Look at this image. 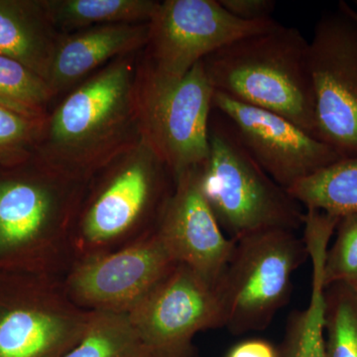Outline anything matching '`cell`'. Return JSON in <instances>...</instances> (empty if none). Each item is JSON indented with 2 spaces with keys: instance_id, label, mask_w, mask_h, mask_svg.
<instances>
[{
  "instance_id": "7c38bea8",
  "label": "cell",
  "mask_w": 357,
  "mask_h": 357,
  "mask_svg": "<svg viewBox=\"0 0 357 357\" xmlns=\"http://www.w3.org/2000/svg\"><path fill=\"white\" fill-rule=\"evenodd\" d=\"M0 310V357H61L79 342L91 311L75 304L57 275L42 274L24 301Z\"/></svg>"
},
{
  "instance_id": "f1b7e54d",
  "label": "cell",
  "mask_w": 357,
  "mask_h": 357,
  "mask_svg": "<svg viewBox=\"0 0 357 357\" xmlns=\"http://www.w3.org/2000/svg\"><path fill=\"white\" fill-rule=\"evenodd\" d=\"M356 288H357V286H356Z\"/></svg>"
},
{
  "instance_id": "ffe728a7",
  "label": "cell",
  "mask_w": 357,
  "mask_h": 357,
  "mask_svg": "<svg viewBox=\"0 0 357 357\" xmlns=\"http://www.w3.org/2000/svg\"><path fill=\"white\" fill-rule=\"evenodd\" d=\"M61 357H148L128 314L91 312L83 337Z\"/></svg>"
},
{
  "instance_id": "2e32d148",
  "label": "cell",
  "mask_w": 357,
  "mask_h": 357,
  "mask_svg": "<svg viewBox=\"0 0 357 357\" xmlns=\"http://www.w3.org/2000/svg\"><path fill=\"white\" fill-rule=\"evenodd\" d=\"M337 222V217L321 211H309L305 215L303 238L312 261L311 298L306 309L289 317L279 347L281 357H326L324 265Z\"/></svg>"
},
{
  "instance_id": "8fae6325",
  "label": "cell",
  "mask_w": 357,
  "mask_h": 357,
  "mask_svg": "<svg viewBox=\"0 0 357 357\" xmlns=\"http://www.w3.org/2000/svg\"><path fill=\"white\" fill-rule=\"evenodd\" d=\"M176 264L153 229L114 250L77 258L65 289L88 311L128 314Z\"/></svg>"
},
{
  "instance_id": "d6986e66",
  "label": "cell",
  "mask_w": 357,
  "mask_h": 357,
  "mask_svg": "<svg viewBox=\"0 0 357 357\" xmlns=\"http://www.w3.org/2000/svg\"><path fill=\"white\" fill-rule=\"evenodd\" d=\"M306 210L335 217L357 213V157L340 159L288 190Z\"/></svg>"
},
{
  "instance_id": "cb8c5ba5",
  "label": "cell",
  "mask_w": 357,
  "mask_h": 357,
  "mask_svg": "<svg viewBox=\"0 0 357 357\" xmlns=\"http://www.w3.org/2000/svg\"><path fill=\"white\" fill-rule=\"evenodd\" d=\"M335 239L326 250V287L335 283L357 286V213L344 215L335 227Z\"/></svg>"
},
{
  "instance_id": "83f0119b",
  "label": "cell",
  "mask_w": 357,
  "mask_h": 357,
  "mask_svg": "<svg viewBox=\"0 0 357 357\" xmlns=\"http://www.w3.org/2000/svg\"><path fill=\"white\" fill-rule=\"evenodd\" d=\"M354 3H356V6H357V0H356V1H354Z\"/></svg>"
},
{
  "instance_id": "5bb4252c",
  "label": "cell",
  "mask_w": 357,
  "mask_h": 357,
  "mask_svg": "<svg viewBox=\"0 0 357 357\" xmlns=\"http://www.w3.org/2000/svg\"><path fill=\"white\" fill-rule=\"evenodd\" d=\"M174 261L218 284L234 253L229 238L204 199L199 167L174 178V188L155 227Z\"/></svg>"
},
{
  "instance_id": "3957f363",
  "label": "cell",
  "mask_w": 357,
  "mask_h": 357,
  "mask_svg": "<svg viewBox=\"0 0 357 357\" xmlns=\"http://www.w3.org/2000/svg\"><path fill=\"white\" fill-rule=\"evenodd\" d=\"M173 188L172 173L141 139L89 181L73 234L75 258L153 230Z\"/></svg>"
},
{
  "instance_id": "484cf974",
  "label": "cell",
  "mask_w": 357,
  "mask_h": 357,
  "mask_svg": "<svg viewBox=\"0 0 357 357\" xmlns=\"http://www.w3.org/2000/svg\"><path fill=\"white\" fill-rule=\"evenodd\" d=\"M225 357H281L279 349L261 338L244 340L234 345Z\"/></svg>"
},
{
  "instance_id": "7a4b0ae2",
  "label": "cell",
  "mask_w": 357,
  "mask_h": 357,
  "mask_svg": "<svg viewBox=\"0 0 357 357\" xmlns=\"http://www.w3.org/2000/svg\"><path fill=\"white\" fill-rule=\"evenodd\" d=\"M309 45L299 29L280 23L211 54L204 69L213 91L281 115L317 138Z\"/></svg>"
},
{
  "instance_id": "9a60e30c",
  "label": "cell",
  "mask_w": 357,
  "mask_h": 357,
  "mask_svg": "<svg viewBox=\"0 0 357 357\" xmlns=\"http://www.w3.org/2000/svg\"><path fill=\"white\" fill-rule=\"evenodd\" d=\"M149 23L98 26L60 34L47 74L54 98L116 59L145 48Z\"/></svg>"
},
{
  "instance_id": "7402d4cb",
  "label": "cell",
  "mask_w": 357,
  "mask_h": 357,
  "mask_svg": "<svg viewBox=\"0 0 357 357\" xmlns=\"http://www.w3.org/2000/svg\"><path fill=\"white\" fill-rule=\"evenodd\" d=\"M326 357H357V288L335 283L325 290Z\"/></svg>"
},
{
  "instance_id": "52a82bcc",
  "label": "cell",
  "mask_w": 357,
  "mask_h": 357,
  "mask_svg": "<svg viewBox=\"0 0 357 357\" xmlns=\"http://www.w3.org/2000/svg\"><path fill=\"white\" fill-rule=\"evenodd\" d=\"M215 91L203 61L181 79L137 66L136 105L141 137L174 178L203 165L210 153L208 126Z\"/></svg>"
},
{
  "instance_id": "277c9868",
  "label": "cell",
  "mask_w": 357,
  "mask_h": 357,
  "mask_svg": "<svg viewBox=\"0 0 357 357\" xmlns=\"http://www.w3.org/2000/svg\"><path fill=\"white\" fill-rule=\"evenodd\" d=\"M208 139L210 153L199 166V184L225 236L237 241L267 230L302 229L303 206L263 170L234 124L215 109Z\"/></svg>"
},
{
  "instance_id": "4316f807",
  "label": "cell",
  "mask_w": 357,
  "mask_h": 357,
  "mask_svg": "<svg viewBox=\"0 0 357 357\" xmlns=\"http://www.w3.org/2000/svg\"><path fill=\"white\" fill-rule=\"evenodd\" d=\"M347 8L349 10V14L354 17V20L357 22V10L354 9V7L351 6V4L347 3Z\"/></svg>"
},
{
  "instance_id": "d4e9b609",
  "label": "cell",
  "mask_w": 357,
  "mask_h": 357,
  "mask_svg": "<svg viewBox=\"0 0 357 357\" xmlns=\"http://www.w3.org/2000/svg\"><path fill=\"white\" fill-rule=\"evenodd\" d=\"M220 6L238 20L255 22L271 20L277 2L274 0H218Z\"/></svg>"
},
{
  "instance_id": "ac0fdd59",
  "label": "cell",
  "mask_w": 357,
  "mask_h": 357,
  "mask_svg": "<svg viewBox=\"0 0 357 357\" xmlns=\"http://www.w3.org/2000/svg\"><path fill=\"white\" fill-rule=\"evenodd\" d=\"M160 1L155 0H44L59 34L98 26L149 23Z\"/></svg>"
},
{
  "instance_id": "ba28073f",
  "label": "cell",
  "mask_w": 357,
  "mask_h": 357,
  "mask_svg": "<svg viewBox=\"0 0 357 357\" xmlns=\"http://www.w3.org/2000/svg\"><path fill=\"white\" fill-rule=\"evenodd\" d=\"M309 68L317 138L340 159L357 157V22L347 2L314 26Z\"/></svg>"
},
{
  "instance_id": "30bf717a",
  "label": "cell",
  "mask_w": 357,
  "mask_h": 357,
  "mask_svg": "<svg viewBox=\"0 0 357 357\" xmlns=\"http://www.w3.org/2000/svg\"><path fill=\"white\" fill-rule=\"evenodd\" d=\"M128 317L148 357H195V335L223 328L218 284L178 263Z\"/></svg>"
},
{
  "instance_id": "8992f818",
  "label": "cell",
  "mask_w": 357,
  "mask_h": 357,
  "mask_svg": "<svg viewBox=\"0 0 357 357\" xmlns=\"http://www.w3.org/2000/svg\"><path fill=\"white\" fill-rule=\"evenodd\" d=\"M307 256L304 238L290 230H267L236 241L218 282L223 328L236 335L265 330L287 304L293 275Z\"/></svg>"
},
{
  "instance_id": "44dd1931",
  "label": "cell",
  "mask_w": 357,
  "mask_h": 357,
  "mask_svg": "<svg viewBox=\"0 0 357 357\" xmlns=\"http://www.w3.org/2000/svg\"><path fill=\"white\" fill-rule=\"evenodd\" d=\"M54 96L45 79L13 59L0 56V105L44 121Z\"/></svg>"
},
{
  "instance_id": "6da1fadb",
  "label": "cell",
  "mask_w": 357,
  "mask_h": 357,
  "mask_svg": "<svg viewBox=\"0 0 357 357\" xmlns=\"http://www.w3.org/2000/svg\"><path fill=\"white\" fill-rule=\"evenodd\" d=\"M133 55L112 61L84 79L47 115L34 158L89 183L141 137Z\"/></svg>"
},
{
  "instance_id": "e0dca14e",
  "label": "cell",
  "mask_w": 357,
  "mask_h": 357,
  "mask_svg": "<svg viewBox=\"0 0 357 357\" xmlns=\"http://www.w3.org/2000/svg\"><path fill=\"white\" fill-rule=\"evenodd\" d=\"M60 34L44 0H0V56L24 65L46 82Z\"/></svg>"
},
{
  "instance_id": "603a6c76",
  "label": "cell",
  "mask_w": 357,
  "mask_h": 357,
  "mask_svg": "<svg viewBox=\"0 0 357 357\" xmlns=\"http://www.w3.org/2000/svg\"><path fill=\"white\" fill-rule=\"evenodd\" d=\"M44 121L0 105V168H15L34 158Z\"/></svg>"
},
{
  "instance_id": "5b68a950",
  "label": "cell",
  "mask_w": 357,
  "mask_h": 357,
  "mask_svg": "<svg viewBox=\"0 0 357 357\" xmlns=\"http://www.w3.org/2000/svg\"><path fill=\"white\" fill-rule=\"evenodd\" d=\"M32 172L0 180V253H34L43 273L75 261L73 234L88 190L34 158Z\"/></svg>"
},
{
  "instance_id": "9c48e42d",
  "label": "cell",
  "mask_w": 357,
  "mask_h": 357,
  "mask_svg": "<svg viewBox=\"0 0 357 357\" xmlns=\"http://www.w3.org/2000/svg\"><path fill=\"white\" fill-rule=\"evenodd\" d=\"M280 25L249 22L227 13L218 0H165L149 21L145 65L167 79H181L197 64L236 40Z\"/></svg>"
},
{
  "instance_id": "4fadbf2b",
  "label": "cell",
  "mask_w": 357,
  "mask_h": 357,
  "mask_svg": "<svg viewBox=\"0 0 357 357\" xmlns=\"http://www.w3.org/2000/svg\"><path fill=\"white\" fill-rule=\"evenodd\" d=\"M213 109L234 124L251 156L287 191L340 160L332 148L274 112L236 102L217 91Z\"/></svg>"
}]
</instances>
